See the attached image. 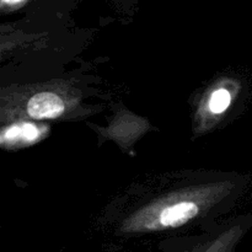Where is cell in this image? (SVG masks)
I'll return each mask as SVG.
<instances>
[{"label": "cell", "mask_w": 252, "mask_h": 252, "mask_svg": "<svg viewBox=\"0 0 252 252\" xmlns=\"http://www.w3.org/2000/svg\"><path fill=\"white\" fill-rule=\"evenodd\" d=\"M4 4H15V2H19L21 1V0H1Z\"/></svg>", "instance_id": "5b68a950"}, {"label": "cell", "mask_w": 252, "mask_h": 252, "mask_svg": "<svg viewBox=\"0 0 252 252\" xmlns=\"http://www.w3.org/2000/svg\"><path fill=\"white\" fill-rule=\"evenodd\" d=\"M64 111V102L53 93H39L32 96L27 105V112L32 118H56Z\"/></svg>", "instance_id": "6da1fadb"}, {"label": "cell", "mask_w": 252, "mask_h": 252, "mask_svg": "<svg viewBox=\"0 0 252 252\" xmlns=\"http://www.w3.org/2000/svg\"><path fill=\"white\" fill-rule=\"evenodd\" d=\"M198 214V207L192 202H181L175 206L165 208L160 216V223L162 226H170V228H177Z\"/></svg>", "instance_id": "7a4b0ae2"}, {"label": "cell", "mask_w": 252, "mask_h": 252, "mask_svg": "<svg viewBox=\"0 0 252 252\" xmlns=\"http://www.w3.org/2000/svg\"><path fill=\"white\" fill-rule=\"evenodd\" d=\"M230 105V94L225 89H219L212 95L209 101V108L214 113H221Z\"/></svg>", "instance_id": "277c9868"}, {"label": "cell", "mask_w": 252, "mask_h": 252, "mask_svg": "<svg viewBox=\"0 0 252 252\" xmlns=\"http://www.w3.org/2000/svg\"><path fill=\"white\" fill-rule=\"evenodd\" d=\"M37 135H38V130L33 125L24 123L21 126H12V127L7 128L2 133V142H5V140L12 142L15 139L33 140L36 139Z\"/></svg>", "instance_id": "3957f363"}]
</instances>
